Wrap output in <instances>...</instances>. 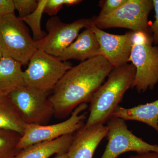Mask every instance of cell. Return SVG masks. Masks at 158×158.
Returning <instances> with one entry per match:
<instances>
[{
	"label": "cell",
	"mask_w": 158,
	"mask_h": 158,
	"mask_svg": "<svg viewBox=\"0 0 158 158\" xmlns=\"http://www.w3.org/2000/svg\"><path fill=\"white\" fill-rule=\"evenodd\" d=\"M127 0H106L101 2V10L99 16H106L116 11L124 4Z\"/></svg>",
	"instance_id": "7402d4cb"
},
{
	"label": "cell",
	"mask_w": 158,
	"mask_h": 158,
	"mask_svg": "<svg viewBox=\"0 0 158 158\" xmlns=\"http://www.w3.org/2000/svg\"><path fill=\"white\" fill-rule=\"evenodd\" d=\"M129 158H158V153L148 152L137 155L131 156Z\"/></svg>",
	"instance_id": "d4e9b609"
},
{
	"label": "cell",
	"mask_w": 158,
	"mask_h": 158,
	"mask_svg": "<svg viewBox=\"0 0 158 158\" xmlns=\"http://www.w3.org/2000/svg\"><path fill=\"white\" fill-rule=\"evenodd\" d=\"M81 2L80 0H47L44 8V13L54 16L64 5L73 6Z\"/></svg>",
	"instance_id": "44dd1931"
},
{
	"label": "cell",
	"mask_w": 158,
	"mask_h": 158,
	"mask_svg": "<svg viewBox=\"0 0 158 158\" xmlns=\"http://www.w3.org/2000/svg\"><path fill=\"white\" fill-rule=\"evenodd\" d=\"M88 107L87 103L79 105L72 113L69 118L56 124L27 125L24 134L20 139L18 148L23 149L39 142L52 141L77 132L85 125L84 122L87 118V113L82 112Z\"/></svg>",
	"instance_id": "ba28073f"
},
{
	"label": "cell",
	"mask_w": 158,
	"mask_h": 158,
	"mask_svg": "<svg viewBox=\"0 0 158 158\" xmlns=\"http://www.w3.org/2000/svg\"><path fill=\"white\" fill-rule=\"evenodd\" d=\"M14 0H0V17L14 14Z\"/></svg>",
	"instance_id": "cb8c5ba5"
},
{
	"label": "cell",
	"mask_w": 158,
	"mask_h": 158,
	"mask_svg": "<svg viewBox=\"0 0 158 158\" xmlns=\"http://www.w3.org/2000/svg\"><path fill=\"white\" fill-rule=\"evenodd\" d=\"M100 56L99 45L95 34L86 28L58 58L63 61L76 59L81 62Z\"/></svg>",
	"instance_id": "4fadbf2b"
},
{
	"label": "cell",
	"mask_w": 158,
	"mask_h": 158,
	"mask_svg": "<svg viewBox=\"0 0 158 158\" xmlns=\"http://www.w3.org/2000/svg\"><path fill=\"white\" fill-rule=\"evenodd\" d=\"M112 116L126 120H134L145 123L158 134V100L134 107L125 108L118 106Z\"/></svg>",
	"instance_id": "9a60e30c"
},
{
	"label": "cell",
	"mask_w": 158,
	"mask_h": 158,
	"mask_svg": "<svg viewBox=\"0 0 158 158\" xmlns=\"http://www.w3.org/2000/svg\"><path fill=\"white\" fill-rule=\"evenodd\" d=\"M48 94L24 85L9 95L26 124L46 125L55 114Z\"/></svg>",
	"instance_id": "52a82bcc"
},
{
	"label": "cell",
	"mask_w": 158,
	"mask_h": 158,
	"mask_svg": "<svg viewBox=\"0 0 158 158\" xmlns=\"http://www.w3.org/2000/svg\"><path fill=\"white\" fill-rule=\"evenodd\" d=\"M38 2L37 8L34 12L25 17L20 19L31 28L33 39L36 41L42 40L47 34L41 29V21L47 0H39Z\"/></svg>",
	"instance_id": "d6986e66"
},
{
	"label": "cell",
	"mask_w": 158,
	"mask_h": 158,
	"mask_svg": "<svg viewBox=\"0 0 158 158\" xmlns=\"http://www.w3.org/2000/svg\"><path fill=\"white\" fill-rule=\"evenodd\" d=\"M24 23L14 14L0 17V50L4 57L28 65L37 50Z\"/></svg>",
	"instance_id": "277c9868"
},
{
	"label": "cell",
	"mask_w": 158,
	"mask_h": 158,
	"mask_svg": "<svg viewBox=\"0 0 158 158\" xmlns=\"http://www.w3.org/2000/svg\"><path fill=\"white\" fill-rule=\"evenodd\" d=\"M153 9L155 11L154 22L149 26V31L152 36L153 41L158 46V0H152Z\"/></svg>",
	"instance_id": "603a6c76"
},
{
	"label": "cell",
	"mask_w": 158,
	"mask_h": 158,
	"mask_svg": "<svg viewBox=\"0 0 158 158\" xmlns=\"http://www.w3.org/2000/svg\"><path fill=\"white\" fill-rule=\"evenodd\" d=\"M21 63L3 57L0 61V94L8 95L25 85Z\"/></svg>",
	"instance_id": "2e32d148"
},
{
	"label": "cell",
	"mask_w": 158,
	"mask_h": 158,
	"mask_svg": "<svg viewBox=\"0 0 158 158\" xmlns=\"http://www.w3.org/2000/svg\"><path fill=\"white\" fill-rule=\"evenodd\" d=\"M23 72L26 86L48 93L72 67L71 63L60 60L38 49Z\"/></svg>",
	"instance_id": "5b68a950"
},
{
	"label": "cell",
	"mask_w": 158,
	"mask_h": 158,
	"mask_svg": "<svg viewBox=\"0 0 158 158\" xmlns=\"http://www.w3.org/2000/svg\"><path fill=\"white\" fill-rule=\"evenodd\" d=\"M27 126L10 95L0 94V130L15 132L22 136Z\"/></svg>",
	"instance_id": "e0dca14e"
},
{
	"label": "cell",
	"mask_w": 158,
	"mask_h": 158,
	"mask_svg": "<svg viewBox=\"0 0 158 158\" xmlns=\"http://www.w3.org/2000/svg\"><path fill=\"white\" fill-rule=\"evenodd\" d=\"M153 9L152 0H127L116 11L106 16L92 18L100 29L123 28L133 32H150L148 16Z\"/></svg>",
	"instance_id": "8992f818"
},
{
	"label": "cell",
	"mask_w": 158,
	"mask_h": 158,
	"mask_svg": "<svg viewBox=\"0 0 158 158\" xmlns=\"http://www.w3.org/2000/svg\"><path fill=\"white\" fill-rule=\"evenodd\" d=\"M21 135L18 133L0 130V158H15L21 150L17 148Z\"/></svg>",
	"instance_id": "ac0fdd59"
},
{
	"label": "cell",
	"mask_w": 158,
	"mask_h": 158,
	"mask_svg": "<svg viewBox=\"0 0 158 158\" xmlns=\"http://www.w3.org/2000/svg\"><path fill=\"white\" fill-rule=\"evenodd\" d=\"M114 67L100 56L81 62L69 69L49 97L58 118H64L83 103L90 102Z\"/></svg>",
	"instance_id": "6da1fadb"
},
{
	"label": "cell",
	"mask_w": 158,
	"mask_h": 158,
	"mask_svg": "<svg viewBox=\"0 0 158 158\" xmlns=\"http://www.w3.org/2000/svg\"><path fill=\"white\" fill-rule=\"evenodd\" d=\"M108 142L101 158H118L128 152L138 154L148 152L158 153V145L150 144L133 134L124 120L112 116L108 121Z\"/></svg>",
	"instance_id": "9c48e42d"
},
{
	"label": "cell",
	"mask_w": 158,
	"mask_h": 158,
	"mask_svg": "<svg viewBox=\"0 0 158 158\" xmlns=\"http://www.w3.org/2000/svg\"><path fill=\"white\" fill-rule=\"evenodd\" d=\"M66 157H67V152L58 155L55 158H66Z\"/></svg>",
	"instance_id": "484cf974"
},
{
	"label": "cell",
	"mask_w": 158,
	"mask_h": 158,
	"mask_svg": "<svg viewBox=\"0 0 158 158\" xmlns=\"http://www.w3.org/2000/svg\"><path fill=\"white\" fill-rule=\"evenodd\" d=\"M108 128L104 124L83 127L74 135L66 158H93L98 146L107 137Z\"/></svg>",
	"instance_id": "7c38bea8"
},
{
	"label": "cell",
	"mask_w": 158,
	"mask_h": 158,
	"mask_svg": "<svg viewBox=\"0 0 158 158\" xmlns=\"http://www.w3.org/2000/svg\"><path fill=\"white\" fill-rule=\"evenodd\" d=\"M96 36L100 47V56L104 57L114 68L126 65L132 46L134 32L116 35L98 28L92 22L89 26Z\"/></svg>",
	"instance_id": "8fae6325"
},
{
	"label": "cell",
	"mask_w": 158,
	"mask_h": 158,
	"mask_svg": "<svg viewBox=\"0 0 158 158\" xmlns=\"http://www.w3.org/2000/svg\"><path fill=\"white\" fill-rule=\"evenodd\" d=\"M91 19H79L70 23L62 22L59 17L54 16L46 25L48 34L37 41V49L59 57L65 49L76 39L82 29L90 26Z\"/></svg>",
	"instance_id": "30bf717a"
},
{
	"label": "cell",
	"mask_w": 158,
	"mask_h": 158,
	"mask_svg": "<svg viewBox=\"0 0 158 158\" xmlns=\"http://www.w3.org/2000/svg\"><path fill=\"white\" fill-rule=\"evenodd\" d=\"M73 138V135H67L36 143L21 150L15 158H50L55 154L67 152Z\"/></svg>",
	"instance_id": "5bb4252c"
},
{
	"label": "cell",
	"mask_w": 158,
	"mask_h": 158,
	"mask_svg": "<svg viewBox=\"0 0 158 158\" xmlns=\"http://www.w3.org/2000/svg\"><path fill=\"white\" fill-rule=\"evenodd\" d=\"M3 57L2 54V52H1V50H0V61H1V59H2Z\"/></svg>",
	"instance_id": "4316f807"
},
{
	"label": "cell",
	"mask_w": 158,
	"mask_h": 158,
	"mask_svg": "<svg viewBox=\"0 0 158 158\" xmlns=\"http://www.w3.org/2000/svg\"><path fill=\"white\" fill-rule=\"evenodd\" d=\"M153 43L150 32H134L129 62L136 69L132 88L139 93L152 90L158 83V46Z\"/></svg>",
	"instance_id": "3957f363"
},
{
	"label": "cell",
	"mask_w": 158,
	"mask_h": 158,
	"mask_svg": "<svg viewBox=\"0 0 158 158\" xmlns=\"http://www.w3.org/2000/svg\"><path fill=\"white\" fill-rule=\"evenodd\" d=\"M135 74V68L131 63L113 69L91 98L89 116L84 127L104 124L109 120L125 93L132 87Z\"/></svg>",
	"instance_id": "7a4b0ae2"
},
{
	"label": "cell",
	"mask_w": 158,
	"mask_h": 158,
	"mask_svg": "<svg viewBox=\"0 0 158 158\" xmlns=\"http://www.w3.org/2000/svg\"><path fill=\"white\" fill-rule=\"evenodd\" d=\"M15 9L19 13L20 19L28 16L35 11L38 5L36 0H14Z\"/></svg>",
	"instance_id": "ffe728a7"
}]
</instances>
